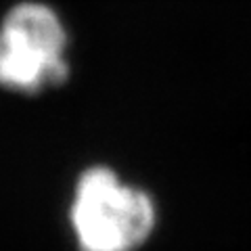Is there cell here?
I'll return each instance as SVG.
<instances>
[{
  "label": "cell",
  "instance_id": "cell-2",
  "mask_svg": "<svg viewBox=\"0 0 251 251\" xmlns=\"http://www.w3.org/2000/svg\"><path fill=\"white\" fill-rule=\"evenodd\" d=\"M69 34L61 15L40 0H21L0 21V88L40 94L69 80Z\"/></svg>",
  "mask_w": 251,
  "mask_h": 251
},
{
  "label": "cell",
  "instance_id": "cell-1",
  "mask_svg": "<svg viewBox=\"0 0 251 251\" xmlns=\"http://www.w3.org/2000/svg\"><path fill=\"white\" fill-rule=\"evenodd\" d=\"M69 226L77 251H138L157 226V205L149 191L97 163L75 180Z\"/></svg>",
  "mask_w": 251,
  "mask_h": 251
}]
</instances>
